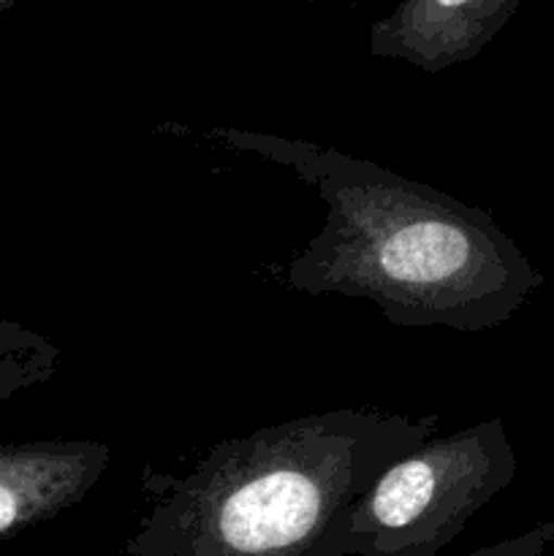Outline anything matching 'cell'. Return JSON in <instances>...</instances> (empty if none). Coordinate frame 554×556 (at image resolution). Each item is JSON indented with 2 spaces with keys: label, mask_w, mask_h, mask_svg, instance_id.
<instances>
[{
  "label": "cell",
  "mask_w": 554,
  "mask_h": 556,
  "mask_svg": "<svg viewBox=\"0 0 554 556\" xmlns=\"http://www.w3.org/2000/svg\"><path fill=\"white\" fill-rule=\"evenodd\" d=\"M204 139L288 166L326 204L320 231L288 261L307 296L373 302L402 329L476 331L508 324L543 275L487 210L335 147L237 128Z\"/></svg>",
  "instance_id": "1"
},
{
  "label": "cell",
  "mask_w": 554,
  "mask_h": 556,
  "mask_svg": "<svg viewBox=\"0 0 554 556\" xmlns=\"http://www.w3.org/2000/svg\"><path fill=\"white\" fill-rule=\"evenodd\" d=\"M438 424L337 407L223 440L179 476L147 467L150 508L125 556H310L337 514Z\"/></svg>",
  "instance_id": "2"
},
{
  "label": "cell",
  "mask_w": 554,
  "mask_h": 556,
  "mask_svg": "<svg viewBox=\"0 0 554 556\" xmlns=\"http://www.w3.org/2000/svg\"><path fill=\"white\" fill-rule=\"evenodd\" d=\"M514 478L500 418L432 438L345 505L310 556H438Z\"/></svg>",
  "instance_id": "3"
},
{
  "label": "cell",
  "mask_w": 554,
  "mask_h": 556,
  "mask_svg": "<svg viewBox=\"0 0 554 556\" xmlns=\"http://www.w3.org/2000/svg\"><path fill=\"white\" fill-rule=\"evenodd\" d=\"M521 0H400L369 27V54L405 60L427 74L478 58Z\"/></svg>",
  "instance_id": "4"
},
{
  "label": "cell",
  "mask_w": 554,
  "mask_h": 556,
  "mask_svg": "<svg viewBox=\"0 0 554 556\" xmlns=\"http://www.w3.org/2000/svg\"><path fill=\"white\" fill-rule=\"evenodd\" d=\"M112 462L96 440L0 445V535L54 519L92 492Z\"/></svg>",
  "instance_id": "5"
},
{
  "label": "cell",
  "mask_w": 554,
  "mask_h": 556,
  "mask_svg": "<svg viewBox=\"0 0 554 556\" xmlns=\"http://www.w3.org/2000/svg\"><path fill=\"white\" fill-rule=\"evenodd\" d=\"M60 369V348L49 337L0 315V402L49 383Z\"/></svg>",
  "instance_id": "6"
},
{
  "label": "cell",
  "mask_w": 554,
  "mask_h": 556,
  "mask_svg": "<svg viewBox=\"0 0 554 556\" xmlns=\"http://www.w3.org/2000/svg\"><path fill=\"white\" fill-rule=\"evenodd\" d=\"M549 546H554V521H538L521 535L505 538L492 546H481L465 556H543Z\"/></svg>",
  "instance_id": "7"
}]
</instances>
